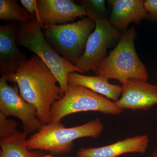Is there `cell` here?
I'll list each match as a JSON object with an SVG mask.
<instances>
[{
	"mask_svg": "<svg viewBox=\"0 0 157 157\" xmlns=\"http://www.w3.org/2000/svg\"><path fill=\"white\" fill-rule=\"evenodd\" d=\"M93 20L96 23L95 28L89 37L84 53L75 66L81 73L90 70L97 73L99 65L107 57L108 48L121 38L119 31L113 26L108 20L104 17Z\"/></svg>",
	"mask_w": 157,
	"mask_h": 157,
	"instance_id": "cell-7",
	"label": "cell"
},
{
	"mask_svg": "<svg viewBox=\"0 0 157 157\" xmlns=\"http://www.w3.org/2000/svg\"><path fill=\"white\" fill-rule=\"evenodd\" d=\"M0 112L19 119L24 131L29 134L38 131L42 126L35 107L19 94L17 86L9 85L2 76L0 78Z\"/></svg>",
	"mask_w": 157,
	"mask_h": 157,
	"instance_id": "cell-8",
	"label": "cell"
},
{
	"mask_svg": "<svg viewBox=\"0 0 157 157\" xmlns=\"http://www.w3.org/2000/svg\"><path fill=\"white\" fill-rule=\"evenodd\" d=\"M86 111L117 115L122 111L117 106L115 102L87 88L68 83L63 95L52 106L50 123L61 121L63 118L70 114Z\"/></svg>",
	"mask_w": 157,
	"mask_h": 157,
	"instance_id": "cell-6",
	"label": "cell"
},
{
	"mask_svg": "<svg viewBox=\"0 0 157 157\" xmlns=\"http://www.w3.org/2000/svg\"><path fill=\"white\" fill-rule=\"evenodd\" d=\"M28 132L18 131L10 137L1 139L0 157H42L40 151H31L26 146Z\"/></svg>",
	"mask_w": 157,
	"mask_h": 157,
	"instance_id": "cell-15",
	"label": "cell"
},
{
	"mask_svg": "<svg viewBox=\"0 0 157 157\" xmlns=\"http://www.w3.org/2000/svg\"><path fill=\"white\" fill-rule=\"evenodd\" d=\"M99 118L84 124L65 128L61 121L43 124L26 141L29 150H39L56 154L69 153L73 148V141L82 137L97 138L104 130Z\"/></svg>",
	"mask_w": 157,
	"mask_h": 157,
	"instance_id": "cell-3",
	"label": "cell"
},
{
	"mask_svg": "<svg viewBox=\"0 0 157 157\" xmlns=\"http://www.w3.org/2000/svg\"><path fill=\"white\" fill-rule=\"evenodd\" d=\"M2 76L7 81L17 83L21 95L35 107L37 117L42 124L50 123L52 106L61 98L62 94L57 85L56 78L41 59L33 54L15 73Z\"/></svg>",
	"mask_w": 157,
	"mask_h": 157,
	"instance_id": "cell-1",
	"label": "cell"
},
{
	"mask_svg": "<svg viewBox=\"0 0 157 157\" xmlns=\"http://www.w3.org/2000/svg\"><path fill=\"white\" fill-rule=\"evenodd\" d=\"M19 30L16 22L0 26V72L2 75L15 73L27 59L17 46L16 39Z\"/></svg>",
	"mask_w": 157,
	"mask_h": 157,
	"instance_id": "cell-11",
	"label": "cell"
},
{
	"mask_svg": "<svg viewBox=\"0 0 157 157\" xmlns=\"http://www.w3.org/2000/svg\"><path fill=\"white\" fill-rule=\"evenodd\" d=\"M108 80L101 76H85L76 72L69 73L68 76L69 84L84 86L113 102H117L121 95V86L111 84Z\"/></svg>",
	"mask_w": 157,
	"mask_h": 157,
	"instance_id": "cell-14",
	"label": "cell"
},
{
	"mask_svg": "<svg viewBox=\"0 0 157 157\" xmlns=\"http://www.w3.org/2000/svg\"><path fill=\"white\" fill-rule=\"evenodd\" d=\"M144 6L149 12L148 19L157 21V0H147L144 2Z\"/></svg>",
	"mask_w": 157,
	"mask_h": 157,
	"instance_id": "cell-19",
	"label": "cell"
},
{
	"mask_svg": "<svg viewBox=\"0 0 157 157\" xmlns=\"http://www.w3.org/2000/svg\"><path fill=\"white\" fill-rule=\"evenodd\" d=\"M34 16L42 26L67 24L76 18L87 16L84 7L71 0H37Z\"/></svg>",
	"mask_w": 157,
	"mask_h": 157,
	"instance_id": "cell-9",
	"label": "cell"
},
{
	"mask_svg": "<svg viewBox=\"0 0 157 157\" xmlns=\"http://www.w3.org/2000/svg\"><path fill=\"white\" fill-rule=\"evenodd\" d=\"M149 139L147 135L128 137L109 145L97 147L82 148L77 157H118L127 153H145L148 147Z\"/></svg>",
	"mask_w": 157,
	"mask_h": 157,
	"instance_id": "cell-12",
	"label": "cell"
},
{
	"mask_svg": "<svg viewBox=\"0 0 157 157\" xmlns=\"http://www.w3.org/2000/svg\"><path fill=\"white\" fill-rule=\"evenodd\" d=\"M82 6L84 7L87 16L91 19L104 17L107 10L104 0H86L82 1Z\"/></svg>",
	"mask_w": 157,
	"mask_h": 157,
	"instance_id": "cell-17",
	"label": "cell"
},
{
	"mask_svg": "<svg viewBox=\"0 0 157 157\" xmlns=\"http://www.w3.org/2000/svg\"><path fill=\"white\" fill-rule=\"evenodd\" d=\"M42 157H52V156L51 155H43V156H42Z\"/></svg>",
	"mask_w": 157,
	"mask_h": 157,
	"instance_id": "cell-22",
	"label": "cell"
},
{
	"mask_svg": "<svg viewBox=\"0 0 157 157\" xmlns=\"http://www.w3.org/2000/svg\"><path fill=\"white\" fill-rule=\"evenodd\" d=\"M149 157H157V150H156Z\"/></svg>",
	"mask_w": 157,
	"mask_h": 157,
	"instance_id": "cell-21",
	"label": "cell"
},
{
	"mask_svg": "<svg viewBox=\"0 0 157 157\" xmlns=\"http://www.w3.org/2000/svg\"><path fill=\"white\" fill-rule=\"evenodd\" d=\"M121 84V97L115 102L121 111L146 110L157 104V85L137 79H130Z\"/></svg>",
	"mask_w": 157,
	"mask_h": 157,
	"instance_id": "cell-10",
	"label": "cell"
},
{
	"mask_svg": "<svg viewBox=\"0 0 157 157\" xmlns=\"http://www.w3.org/2000/svg\"><path fill=\"white\" fill-rule=\"evenodd\" d=\"M136 35L134 27L124 31L115 48L99 65L97 73L98 76L117 79L121 84L132 79L147 81L146 67L135 49Z\"/></svg>",
	"mask_w": 157,
	"mask_h": 157,
	"instance_id": "cell-2",
	"label": "cell"
},
{
	"mask_svg": "<svg viewBox=\"0 0 157 157\" xmlns=\"http://www.w3.org/2000/svg\"><path fill=\"white\" fill-rule=\"evenodd\" d=\"M96 27L89 17L67 24L42 26L47 42L64 59L76 66L82 55L87 39Z\"/></svg>",
	"mask_w": 157,
	"mask_h": 157,
	"instance_id": "cell-5",
	"label": "cell"
},
{
	"mask_svg": "<svg viewBox=\"0 0 157 157\" xmlns=\"http://www.w3.org/2000/svg\"><path fill=\"white\" fill-rule=\"evenodd\" d=\"M17 124L13 120L8 119L6 116L0 112V138L1 139L10 137L16 134Z\"/></svg>",
	"mask_w": 157,
	"mask_h": 157,
	"instance_id": "cell-18",
	"label": "cell"
},
{
	"mask_svg": "<svg viewBox=\"0 0 157 157\" xmlns=\"http://www.w3.org/2000/svg\"><path fill=\"white\" fill-rule=\"evenodd\" d=\"M21 5L32 16H35L37 11L36 0H21Z\"/></svg>",
	"mask_w": 157,
	"mask_h": 157,
	"instance_id": "cell-20",
	"label": "cell"
},
{
	"mask_svg": "<svg viewBox=\"0 0 157 157\" xmlns=\"http://www.w3.org/2000/svg\"><path fill=\"white\" fill-rule=\"evenodd\" d=\"M34 18L33 16L17 4V1H0V19L2 20L27 24L33 21Z\"/></svg>",
	"mask_w": 157,
	"mask_h": 157,
	"instance_id": "cell-16",
	"label": "cell"
},
{
	"mask_svg": "<svg viewBox=\"0 0 157 157\" xmlns=\"http://www.w3.org/2000/svg\"><path fill=\"white\" fill-rule=\"evenodd\" d=\"M112 7L109 22L118 31H125L132 22L139 23L148 19L142 0H110Z\"/></svg>",
	"mask_w": 157,
	"mask_h": 157,
	"instance_id": "cell-13",
	"label": "cell"
},
{
	"mask_svg": "<svg viewBox=\"0 0 157 157\" xmlns=\"http://www.w3.org/2000/svg\"><path fill=\"white\" fill-rule=\"evenodd\" d=\"M16 41L18 45L33 52L48 66L59 85L62 96L67 89L69 73H81L79 69L63 58L47 42L42 26L35 17L29 23H21Z\"/></svg>",
	"mask_w": 157,
	"mask_h": 157,
	"instance_id": "cell-4",
	"label": "cell"
}]
</instances>
